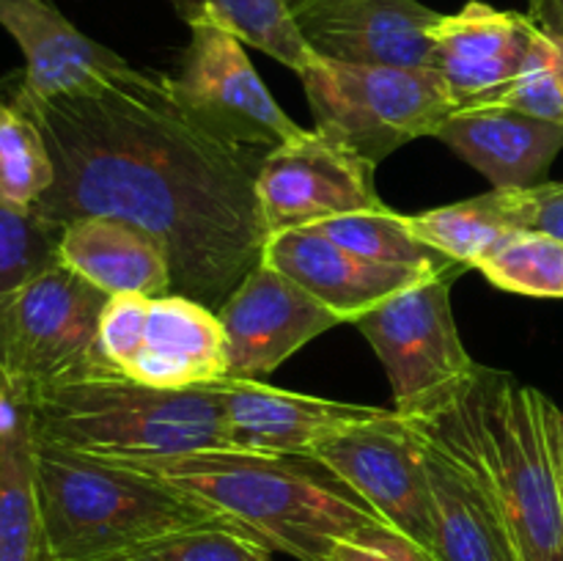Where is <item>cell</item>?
Returning a JSON list of instances; mask_svg holds the SVG:
<instances>
[{"label": "cell", "instance_id": "6da1fadb", "mask_svg": "<svg viewBox=\"0 0 563 561\" xmlns=\"http://www.w3.org/2000/svg\"><path fill=\"white\" fill-rule=\"evenodd\" d=\"M11 91L36 119L55 182L33 207L69 226L119 218L165 245L174 292L218 311L262 262L264 231L256 182L262 148L209 130L187 110L174 77L124 66L102 86L38 99Z\"/></svg>", "mask_w": 563, "mask_h": 561}, {"label": "cell", "instance_id": "7a4b0ae2", "mask_svg": "<svg viewBox=\"0 0 563 561\" xmlns=\"http://www.w3.org/2000/svg\"><path fill=\"white\" fill-rule=\"evenodd\" d=\"M201 501L269 550L324 561L341 539L385 526L383 517L313 457L209 449L130 462Z\"/></svg>", "mask_w": 563, "mask_h": 561}, {"label": "cell", "instance_id": "3957f363", "mask_svg": "<svg viewBox=\"0 0 563 561\" xmlns=\"http://www.w3.org/2000/svg\"><path fill=\"white\" fill-rule=\"evenodd\" d=\"M33 468L42 561H143L187 531L234 526L154 473L91 460L38 438Z\"/></svg>", "mask_w": 563, "mask_h": 561}, {"label": "cell", "instance_id": "277c9868", "mask_svg": "<svg viewBox=\"0 0 563 561\" xmlns=\"http://www.w3.org/2000/svg\"><path fill=\"white\" fill-rule=\"evenodd\" d=\"M20 407L31 418L33 438L113 465L234 449L209 385L152 388L108 363L42 385Z\"/></svg>", "mask_w": 563, "mask_h": 561}, {"label": "cell", "instance_id": "5b68a950", "mask_svg": "<svg viewBox=\"0 0 563 561\" xmlns=\"http://www.w3.org/2000/svg\"><path fill=\"white\" fill-rule=\"evenodd\" d=\"M473 446L520 561H563V410L539 388L482 366L460 394Z\"/></svg>", "mask_w": 563, "mask_h": 561}, {"label": "cell", "instance_id": "8992f818", "mask_svg": "<svg viewBox=\"0 0 563 561\" xmlns=\"http://www.w3.org/2000/svg\"><path fill=\"white\" fill-rule=\"evenodd\" d=\"M300 80L313 130L374 165L416 138L438 135L440 124L456 110L432 66L344 64L313 55Z\"/></svg>", "mask_w": 563, "mask_h": 561}, {"label": "cell", "instance_id": "52a82bcc", "mask_svg": "<svg viewBox=\"0 0 563 561\" xmlns=\"http://www.w3.org/2000/svg\"><path fill=\"white\" fill-rule=\"evenodd\" d=\"M462 270H440L396 292L355 322L388 374L399 416L421 418L440 410L482 369L462 344L451 311V286Z\"/></svg>", "mask_w": 563, "mask_h": 561}, {"label": "cell", "instance_id": "ba28073f", "mask_svg": "<svg viewBox=\"0 0 563 561\" xmlns=\"http://www.w3.org/2000/svg\"><path fill=\"white\" fill-rule=\"evenodd\" d=\"M108 295L64 264L0 297V391L16 405L42 385L104 363L97 352Z\"/></svg>", "mask_w": 563, "mask_h": 561}, {"label": "cell", "instance_id": "9c48e42d", "mask_svg": "<svg viewBox=\"0 0 563 561\" xmlns=\"http://www.w3.org/2000/svg\"><path fill=\"white\" fill-rule=\"evenodd\" d=\"M97 352L113 372L152 388H198L229 374L218 311L179 292L108 297Z\"/></svg>", "mask_w": 563, "mask_h": 561}, {"label": "cell", "instance_id": "30bf717a", "mask_svg": "<svg viewBox=\"0 0 563 561\" xmlns=\"http://www.w3.org/2000/svg\"><path fill=\"white\" fill-rule=\"evenodd\" d=\"M407 421L416 429L432 487L434 561H520L487 468L462 418L460 396Z\"/></svg>", "mask_w": 563, "mask_h": 561}, {"label": "cell", "instance_id": "8fae6325", "mask_svg": "<svg viewBox=\"0 0 563 561\" xmlns=\"http://www.w3.org/2000/svg\"><path fill=\"white\" fill-rule=\"evenodd\" d=\"M247 44L214 22L190 25L174 88L198 121L242 146L273 152L300 135L247 58Z\"/></svg>", "mask_w": 563, "mask_h": 561}, {"label": "cell", "instance_id": "7c38bea8", "mask_svg": "<svg viewBox=\"0 0 563 561\" xmlns=\"http://www.w3.org/2000/svg\"><path fill=\"white\" fill-rule=\"evenodd\" d=\"M313 460L434 561V504L416 429L394 413L319 446Z\"/></svg>", "mask_w": 563, "mask_h": 561}, {"label": "cell", "instance_id": "4fadbf2b", "mask_svg": "<svg viewBox=\"0 0 563 561\" xmlns=\"http://www.w3.org/2000/svg\"><path fill=\"white\" fill-rule=\"evenodd\" d=\"M377 165L319 130H302L264 154L256 182L264 231L278 234L385 207L374 187Z\"/></svg>", "mask_w": 563, "mask_h": 561}, {"label": "cell", "instance_id": "5bb4252c", "mask_svg": "<svg viewBox=\"0 0 563 561\" xmlns=\"http://www.w3.org/2000/svg\"><path fill=\"white\" fill-rule=\"evenodd\" d=\"M225 333L229 377L267 380L297 350L344 319L297 280L258 262L218 308Z\"/></svg>", "mask_w": 563, "mask_h": 561}, {"label": "cell", "instance_id": "9a60e30c", "mask_svg": "<svg viewBox=\"0 0 563 561\" xmlns=\"http://www.w3.org/2000/svg\"><path fill=\"white\" fill-rule=\"evenodd\" d=\"M223 407L234 449L256 454L313 457L322 443L361 424L394 416V407L355 405L275 388L264 380L220 377L207 383Z\"/></svg>", "mask_w": 563, "mask_h": 561}, {"label": "cell", "instance_id": "2e32d148", "mask_svg": "<svg viewBox=\"0 0 563 561\" xmlns=\"http://www.w3.org/2000/svg\"><path fill=\"white\" fill-rule=\"evenodd\" d=\"M291 16L319 58L427 69L443 14L421 0H295Z\"/></svg>", "mask_w": 563, "mask_h": 561}, {"label": "cell", "instance_id": "e0dca14e", "mask_svg": "<svg viewBox=\"0 0 563 561\" xmlns=\"http://www.w3.org/2000/svg\"><path fill=\"white\" fill-rule=\"evenodd\" d=\"M537 22L520 11H504L471 0L432 28V69L443 77L454 108L493 102L522 69Z\"/></svg>", "mask_w": 563, "mask_h": 561}, {"label": "cell", "instance_id": "ac0fdd59", "mask_svg": "<svg viewBox=\"0 0 563 561\" xmlns=\"http://www.w3.org/2000/svg\"><path fill=\"white\" fill-rule=\"evenodd\" d=\"M262 262L273 264L275 270L297 280L330 311L339 314L344 324H355L363 314L394 297L396 292L440 273V270L399 267V264L363 258L330 240L317 226L269 234L264 242Z\"/></svg>", "mask_w": 563, "mask_h": 561}, {"label": "cell", "instance_id": "d6986e66", "mask_svg": "<svg viewBox=\"0 0 563 561\" xmlns=\"http://www.w3.org/2000/svg\"><path fill=\"white\" fill-rule=\"evenodd\" d=\"M0 28L25 55V69L16 80L31 97L91 91L130 66L119 53L71 25L53 0H0Z\"/></svg>", "mask_w": 563, "mask_h": 561}, {"label": "cell", "instance_id": "ffe728a7", "mask_svg": "<svg viewBox=\"0 0 563 561\" xmlns=\"http://www.w3.org/2000/svg\"><path fill=\"white\" fill-rule=\"evenodd\" d=\"M434 138L487 176L493 187L542 185L563 152V127L500 102L454 110Z\"/></svg>", "mask_w": 563, "mask_h": 561}, {"label": "cell", "instance_id": "44dd1931", "mask_svg": "<svg viewBox=\"0 0 563 561\" xmlns=\"http://www.w3.org/2000/svg\"><path fill=\"white\" fill-rule=\"evenodd\" d=\"M58 258L108 297H159L174 292L165 245L126 220L93 215L64 226Z\"/></svg>", "mask_w": 563, "mask_h": 561}, {"label": "cell", "instance_id": "7402d4cb", "mask_svg": "<svg viewBox=\"0 0 563 561\" xmlns=\"http://www.w3.org/2000/svg\"><path fill=\"white\" fill-rule=\"evenodd\" d=\"M405 223L423 245L462 267H476L500 237L517 229L515 187H493L467 201L405 215Z\"/></svg>", "mask_w": 563, "mask_h": 561}, {"label": "cell", "instance_id": "603a6c76", "mask_svg": "<svg viewBox=\"0 0 563 561\" xmlns=\"http://www.w3.org/2000/svg\"><path fill=\"white\" fill-rule=\"evenodd\" d=\"M0 561H42V512L25 407L0 435Z\"/></svg>", "mask_w": 563, "mask_h": 561}, {"label": "cell", "instance_id": "cb8c5ba5", "mask_svg": "<svg viewBox=\"0 0 563 561\" xmlns=\"http://www.w3.org/2000/svg\"><path fill=\"white\" fill-rule=\"evenodd\" d=\"M176 14L187 22H214L247 47L262 50L278 64L300 75L313 61L291 16L289 0H168Z\"/></svg>", "mask_w": 563, "mask_h": 561}, {"label": "cell", "instance_id": "d4e9b609", "mask_svg": "<svg viewBox=\"0 0 563 561\" xmlns=\"http://www.w3.org/2000/svg\"><path fill=\"white\" fill-rule=\"evenodd\" d=\"M0 97V207L33 212L53 187L55 168L36 119L14 97L5 80Z\"/></svg>", "mask_w": 563, "mask_h": 561}, {"label": "cell", "instance_id": "484cf974", "mask_svg": "<svg viewBox=\"0 0 563 561\" xmlns=\"http://www.w3.org/2000/svg\"><path fill=\"white\" fill-rule=\"evenodd\" d=\"M319 231L344 245L346 251L357 253L363 258H372L379 264H399V267H423V270H445L462 267L451 262L434 248L423 245L405 223V212H396L390 207L366 209V212L339 215L333 220H324L317 226Z\"/></svg>", "mask_w": 563, "mask_h": 561}, {"label": "cell", "instance_id": "4316f807", "mask_svg": "<svg viewBox=\"0 0 563 561\" xmlns=\"http://www.w3.org/2000/svg\"><path fill=\"white\" fill-rule=\"evenodd\" d=\"M476 270L504 292L563 297V240L544 231L515 229L478 258Z\"/></svg>", "mask_w": 563, "mask_h": 561}, {"label": "cell", "instance_id": "83f0119b", "mask_svg": "<svg viewBox=\"0 0 563 561\" xmlns=\"http://www.w3.org/2000/svg\"><path fill=\"white\" fill-rule=\"evenodd\" d=\"M60 234L64 226L36 212L0 207V297L60 264Z\"/></svg>", "mask_w": 563, "mask_h": 561}, {"label": "cell", "instance_id": "f1b7e54d", "mask_svg": "<svg viewBox=\"0 0 563 561\" xmlns=\"http://www.w3.org/2000/svg\"><path fill=\"white\" fill-rule=\"evenodd\" d=\"M493 102L563 127V42L537 28L520 75Z\"/></svg>", "mask_w": 563, "mask_h": 561}, {"label": "cell", "instance_id": "f546056e", "mask_svg": "<svg viewBox=\"0 0 563 561\" xmlns=\"http://www.w3.org/2000/svg\"><path fill=\"white\" fill-rule=\"evenodd\" d=\"M143 561H273V550L236 526H212L168 539Z\"/></svg>", "mask_w": 563, "mask_h": 561}, {"label": "cell", "instance_id": "4dcf8cb0", "mask_svg": "<svg viewBox=\"0 0 563 561\" xmlns=\"http://www.w3.org/2000/svg\"><path fill=\"white\" fill-rule=\"evenodd\" d=\"M324 561H432L418 544L388 526L363 528L341 539Z\"/></svg>", "mask_w": 563, "mask_h": 561}, {"label": "cell", "instance_id": "1f68e13d", "mask_svg": "<svg viewBox=\"0 0 563 561\" xmlns=\"http://www.w3.org/2000/svg\"><path fill=\"white\" fill-rule=\"evenodd\" d=\"M517 229L544 231L563 240V182L515 187Z\"/></svg>", "mask_w": 563, "mask_h": 561}, {"label": "cell", "instance_id": "d6a6232c", "mask_svg": "<svg viewBox=\"0 0 563 561\" xmlns=\"http://www.w3.org/2000/svg\"><path fill=\"white\" fill-rule=\"evenodd\" d=\"M528 16L563 42V0H528Z\"/></svg>", "mask_w": 563, "mask_h": 561}, {"label": "cell", "instance_id": "836d02e7", "mask_svg": "<svg viewBox=\"0 0 563 561\" xmlns=\"http://www.w3.org/2000/svg\"><path fill=\"white\" fill-rule=\"evenodd\" d=\"M561 484H563V427H561Z\"/></svg>", "mask_w": 563, "mask_h": 561}, {"label": "cell", "instance_id": "e575fe53", "mask_svg": "<svg viewBox=\"0 0 563 561\" xmlns=\"http://www.w3.org/2000/svg\"><path fill=\"white\" fill-rule=\"evenodd\" d=\"M291 3H295V0H289V6H291Z\"/></svg>", "mask_w": 563, "mask_h": 561}]
</instances>
